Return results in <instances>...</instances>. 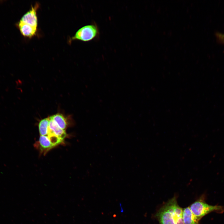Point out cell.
<instances>
[{"mask_svg": "<svg viewBox=\"0 0 224 224\" xmlns=\"http://www.w3.org/2000/svg\"><path fill=\"white\" fill-rule=\"evenodd\" d=\"M100 35L98 27L95 23L85 26L78 30L72 37V40L88 42L97 39Z\"/></svg>", "mask_w": 224, "mask_h": 224, "instance_id": "3957f363", "label": "cell"}, {"mask_svg": "<svg viewBox=\"0 0 224 224\" xmlns=\"http://www.w3.org/2000/svg\"><path fill=\"white\" fill-rule=\"evenodd\" d=\"M183 212V209L174 197L159 209L156 215L160 224H184Z\"/></svg>", "mask_w": 224, "mask_h": 224, "instance_id": "6da1fadb", "label": "cell"}, {"mask_svg": "<svg viewBox=\"0 0 224 224\" xmlns=\"http://www.w3.org/2000/svg\"><path fill=\"white\" fill-rule=\"evenodd\" d=\"M219 37L224 42V35L222 34H219Z\"/></svg>", "mask_w": 224, "mask_h": 224, "instance_id": "8fae6325", "label": "cell"}, {"mask_svg": "<svg viewBox=\"0 0 224 224\" xmlns=\"http://www.w3.org/2000/svg\"><path fill=\"white\" fill-rule=\"evenodd\" d=\"M49 118L41 120L39 124V129L40 136H47L49 124Z\"/></svg>", "mask_w": 224, "mask_h": 224, "instance_id": "30bf717a", "label": "cell"}, {"mask_svg": "<svg viewBox=\"0 0 224 224\" xmlns=\"http://www.w3.org/2000/svg\"><path fill=\"white\" fill-rule=\"evenodd\" d=\"M20 31L24 36L31 38L35 35L37 27L20 21L18 24Z\"/></svg>", "mask_w": 224, "mask_h": 224, "instance_id": "8992f818", "label": "cell"}, {"mask_svg": "<svg viewBox=\"0 0 224 224\" xmlns=\"http://www.w3.org/2000/svg\"><path fill=\"white\" fill-rule=\"evenodd\" d=\"M49 117L53 119L61 129L65 130L67 128L68 125L67 121L62 114H57Z\"/></svg>", "mask_w": 224, "mask_h": 224, "instance_id": "9c48e42d", "label": "cell"}, {"mask_svg": "<svg viewBox=\"0 0 224 224\" xmlns=\"http://www.w3.org/2000/svg\"><path fill=\"white\" fill-rule=\"evenodd\" d=\"M38 7V5L32 7L31 9L22 16L20 21L37 27L38 21L36 11Z\"/></svg>", "mask_w": 224, "mask_h": 224, "instance_id": "5b68a950", "label": "cell"}, {"mask_svg": "<svg viewBox=\"0 0 224 224\" xmlns=\"http://www.w3.org/2000/svg\"><path fill=\"white\" fill-rule=\"evenodd\" d=\"M189 207L193 214L199 220L210 212H216L222 213L224 211V208L221 206L210 205L202 200L195 202Z\"/></svg>", "mask_w": 224, "mask_h": 224, "instance_id": "7a4b0ae2", "label": "cell"}, {"mask_svg": "<svg viewBox=\"0 0 224 224\" xmlns=\"http://www.w3.org/2000/svg\"><path fill=\"white\" fill-rule=\"evenodd\" d=\"M38 143L40 152L44 154L56 146L46 136H40Z\"/></svg>", "mask_w": 224, "mask_h": 224, "instance_id": "52a82bcc", "label": "cell"}, {"mask_svg": "<svg viewBox=\"0 0 224 224\" xmlns=\"http://www.w3.org/2000/svg\"><path fill=\"white\" fill-rule=\"evenodd\" d=\"M49 119L48 127V137L50 141L56 146L62 143L67 136L65 130L60 128L52 119Z\"/></svg>", "mask_w": 224, "mask_h": 224, "instance_id": "277c9868", "label": "cell"}, {"mask_svg": "<svg viewBox=\"0 0 224 224\" xmlns=\"http://www.w3.org/2000/svg\"><path fill=\"white\" fill-rule=\"evenodd\" d=\"M183 219L184 224H199V220L193 214L189 207L183 209Z\"/></svg>", "mask_w": 224, "mask_h": 224, "instance_id": "ba28073f", "label": "cell"}]
</instances>
